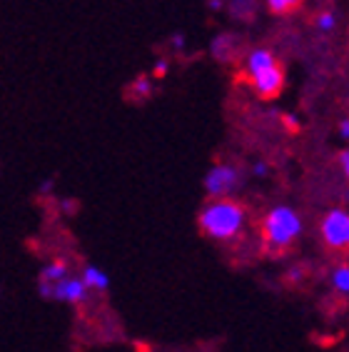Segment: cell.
Listing matches in <instances>:
<instances>
[{
    "mask_svg": "<svg viewBox=\"0 0 349 352\" xmlns=\"http://www.w3.org/2000/svg\"><path fill=\"white\" fill-rule=\"evenodd\" d=\"M245 73H247L249 85L260 100H277L282 95L284 68L269 50H264V47L252 50L247 63H245Z\"/></svg>",
    "mask_w": 349,
    "mask_h": 352,
    "instance_id": "1",
    "label": "cell"
},
{
    "mask_svg": "<svg viewBox=\"0 0 349 352\" xmlns=\"http://www.w3.org/2000/svg\"><path fill=\"white\" fill-rule=\"evenodd\" d=\"M242 223H245V208L229 197H215L200 212V230L217 240H227V237L237 235Z\"/></svg>",
    "mask_w": 349,
    "mask_h": 352,
    "instance_id": "2",
    "label": "cell"
},
{
    "mask_svg": "<svg viewBox=\"0 0 349 352\" xmlns=\"http://www.w3.org/2000/svg\"><path fill=\"white\" fill-rule=\"evenodd\" d=\"M302 230V223L295 210L289 208H275L264 217L262 223V240H264V250L267 252H284L289 245L295 243L297 235Z\"/></svg>",
    "mask_w": 349,
    "mask_h": 352,
    "instance_id": "3",
    "label": "cell"
},
{
    "mask_svg": "<svg viewBox=\"0 0 349 352\" xmlns=\"http://www.w3.org/2000/svg\"><path fill=\"white\" fill-rule=\"evenodd\" d=\"M322 237L324 243L335 250L349 248V215L344 210H332L322 220Z\"/></svg>",
    "mask_w": 349,
    "mask_h": 352,
    "instance_id": "4",
    "label": "cell"
},
{
    "mask_svg": "<svg viewBox=\"0 0 349 352\" xmlns=\"http://www.w3.org/2000/svg\"><path fill=\"white\" fill-rule=\"evenodd\" d=\"M237 183H240V173L232 165H215L205 177V190L212 197H225L237 188Z\"/></svg>",
    "mask_w": 349,
    "mask_h": 352,
    "instance_id": "5",
    "label": "cell"
},
{
    "mask_svg": "<svg viewBox=\"0 0 349 352\" xmlns=\"http://www.w3.org/2000/svg\"><path fill=\"white\" fill-rule=\"evenodd\" d=\"M269 8V13H275V15H292L297 13L300 8H302L304 0H264Z\"/></svg>",
    "mask_w": 349,
    "mask_h": 352,
    "instance_id": "6",
    "label": "cell"
},
{
    "mask_svg": "<svg viewBox=\"0 0 349 352\" xmlns=\"http://www.w3.org/2000/svg\"><path fill=\"white\" fill-rule=\"evenodd\" d=\"M65 275H67L65 263H63V260H55L53 265H47L45 270H43V278L41 280H45V283H60Z\"/></svg>",
    "mask_w": 349,
    "mask_h": 352,
    "instance_id": "7",
    "label": "cell"
},
{
    "mask_svg": "<svg viewBox=\"0 0 349 352\" xmlns=\"http://www.w3.org/2000/svg\"><path fill=\"white\" fill-rule=\"evenodd\" d=\"M82 280H85L90 287H98V290H105V287H108V278H105L98 267H85V278Z\"/></svg>",
    "mask_w": 349,
    "mask_h": 352,
    "instance_id": "8",
    "label": "cell"
},
{
    "mask_svg": "<svg viewBox=\"0 0 349 352\" xmlns=\"http://www.w3.org/2000/svg\"><path fill=\"white\" fill-rule=\"evenodd\" d=\"M335 285L342 292H349V267H339L335 272Z\"/></svg>",
    "mask_w": 349,
    "mask_h": 352,
    "instance_id": "9",
    "label": "cell"
},
{
    "mask_svg": "<svg viewBox=\"0 0 349 352\" xmlns=\"http://www.w3.org/2000/svg\"><path fill=\"white\" fill-rule=\"evenodd\" d=\"M335 23H337L335 13H322L319 18H317V28H319V30H332Z\"/></svg>",
    "mask_w": 349,
    "mask_h": 352,
    "instance_id": "10",
    "label": "cell"
},
{
    "mask_svg": "<svg viewBox=\"0 0 349 352\" xmlns=\"http://www.w3.org/2000/svg\"><path fill=\"white\" fill-rule=\"evenodd\" d=\"M135 90H137L140 95H150V80L148 78H140V80L135 82Z\"/></svg>",
    "mask_w": 349,
    "mask_h": 352,
    "instance_id": "11",
    "label": "cell"
},
{
    "mask_svg": "<svg viewBox=\"0 0 349 352\" xmlns=\"http://www.w3.org/2000/svg\"><path fill=\"white\" fill-rule=\"evenodd\" d=\"M339 165H342L344 175L349 177V150H344V153H339Z\"/></svg>",
    "mask_w": 349,
    "mask_h": 352,
    "instance_id": "12",
    "label": "cell"
},
{
    "mask_svg": "<svg viewBox=\"0 0 349 352\" xmlns=\"http://www.w3.org/2000/svg\"><path fill=\"white\" fill-rule=\"evenodd\" d=\"M284 125H287L292 133H297V130H300V122H297L295 116H284Z\"/></svg>",
    "mask_w": 349,
    "mask_h": 352,
    "instance_id": "13",
    "label": "cell"
},
{
    "mask_svg": "<svg viewBox=\"0 0 349 352\" xmlns=\"http://www.w3.org/2000/svg\"><path fill=\"white\" fill-rule=\"evenodd\" d=\"M165 73H168V63L160 60V63H157V65H155V75H160V78H162V75H165Z\"/></svg>",
    "mask_w": 349,
    "mask_h": 352,
    "instance_id": "14",
    "label": "cell"
},
{
    "mask_svg": "<svg viewBox=\"0 0 349 352\" xmlns=\"http://www.w3.org/2000/svg\"><path fill=\"white\" fill-rule=\"evenodd\" d=\"M339 135H342V138H349V120H342V122H339Z\"/></svg>",
    "mask_w": 349,
    "mask_h": 352,
    "instance_id": "15",
    "label": "cell"
},
{
    "mask_svg": "<svg viewBox=\"0 0 349 352\" xmlns=\"http://www.w3.org/2000/svg\"><path fill=\"white\" fill-rule=\"evenodd\" d=\"M264 173H267V165H264V163H257L255 165V175H264Z\"/></svg>",
    "mask_w": 349,
    "mask_h": 352,
    "instance_id": "16",
    "label": "cell"
},
{
    "mask_svg": "<svg viewBox=\"0 0 349 352\" xmlns=\"http://www.w3.org/2000/svg\"><path fill=\"white\" fill-rule=\"evenodd\" d=\"M135 350H137V352H150V347L145 345V342H135Z\"/></svg>",
    "mask_w": 349,
    "mask_h": 352,
    "instance_id": "17",
    "label": "cell"
},
{
    "mask_svg": "<svg viewBox=\"0 0 349 352\" xmlns=\"http://www.w3.org/2000/svg\"><path fill=\"white\" fill-rule=\"evenodd\" d=\"M172 43H174V47H182V43H185V38H182V35H174Z\"/></svg>",
    "mask_w": 349,
    "mask_h": 352,
    "instance_id": "18",
    "label": "cell"
},
{
    "mask_svg": "<svg viewBox=\"0 0 349 352\" xmlns=\"http://www.w3.org/2000/svg\"><path fill=\"white\" fill-rule=\"evenodd\" d=\"M347 197H349V192H347Z\"/></svg>",
    "mask_w": 349,
    "mask_h": 352,
    "instance_id": "19",
    "label": "cell"
}]
</instances>
